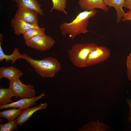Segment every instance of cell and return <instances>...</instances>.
<instances>
[{
    "label": "cell",
    "instance_id": "obj_19",
    "mask_svg": "<svg viewBox=\"0 0 131 131\" xmlns=\"http://www.w3.org/2000/svg\"><path fill=\"white\" fill-rule=\"evenodd\" d=\"M53 6L50 10V12H51L53 10H55L60 11L66 15H68L66 8L67 0H51Z\"/></svg>",
    "mask_w": 131,
    "mask_h": 131
},
{
    "label": "cell",
    "instance_id": "obj_24",
    "mask_svg": "<svg viewBox=\"0 0 131 131\" xmlns=\"http://www.w3.org/2000/svg\"><path fill=\"white\" fill-rule=\"evenodd\" d=\"M123 7L131 11V0H124Z\"/></svg>",
    "mask_w": 131,
    "mask_h": 131
},
{
    "label": "cell",
    "instance_id": "obj_13",
    "mask_svg": "<svg viewBox=\"0 0 131 131\" xmlns=\"http://www.w3.org/2000/svg\"><path fill=\"white\" fill-rule=\"evenodd\" d=\"M3 35L2 34H0V62H1L5 60L7 63L10 61L12 62V64H13L18 59L22 58L23 56L17 48H15L12 53L10 55L5 54L3 51L1 46L2 40Z\"/></svg>",
    "mask_w": 131,
    "mask_h": 131
},
{
    "label": "cell",
    "instance_id": "obj_14",
    "mask_svg": "<svg viewBox=\"0 0 131 131\" xmlns=\"http://www.w3.org/2000/svg\"><path fill=\"white\" fill-rule=\"evenodd\" d=\"M18 8L25 7L33 10L39 14L43 16L44 13L41 9V5L38 0H15Z\"/></svg>",
    "mask_w": 131,
    "mask_h": 131
},
{
    "label": "cell",
    "instance_id": "obj_12",
    "mask_svg": "<svg viewBox=\"0 0 131 131\" xmlns=\"http://www.w3.org/2000/svg\"><path fill=\"white\" fill-rule=\"evenodd\" d=\"M48 105L46 103H41L37 106L23 110L21 114L16 119L18 125H22L27 121L35 112L46 108Z\"/></svg>",
    "mask_w": 131,
    "mask_h": 131
},
{
    "label": "cell",
    "instance_id": "obj_1",
    "mask_svg": "<svg viewBox=\"0 0 131 131\" xmlns=\"http://www.w3.org/2000/svg\"><path fill=\"white\" fill-rule=\"evenodd\" d=\"M97 12L95 9L84 10L80 12L71 22L63 23L60 26L61 34L64 36L68 34L73 40L78 35L86 33L89 32L87 28L89 20L95 16Z\"/></svg>",
    "mask_w": 131,
    "mask_h": 131
},
{
    "label": "cell",
    "instance_id": "obj_3",
    "mask_svg": "<svg viewBox=\"0 0 131 131\" xmlns=\"http://www.w3.org/2000/svg\"><path fill=\"white\" fill-rule=\"evenodd\" d=\"M98 46L94 42L75 44L71 49L68 51L70 61L76 67L83 68L87 67V60L88 56Z\"/></svg>",
    "mask_w": 131,
    "mask_h": 131
},
{
    "label": "cell",
    "instance_id": "obj_16",
    "mask_svg": "<svg viewBox=\"0 0 131 131\" xmlns=\"http://www.w3.org/2000/svg\"><path fill=\"white\" fill-rule=\"evenodd\" d=\"M80 130L85 131H111V129L107 124L97 121H91L85 124Z\"/></svg>",
    "mask_w": 131,
    "mask_h": 131
},
{
    "label": "cell",
    "instance_id": "obj_9",
    "mask_svg": "<svg viewBox=\"0 0 131 131\" xmlns=\"http://www.w3.org/2000/svg\"><path fill=\"white\" fill-rule=\"evenodd\" d=\"M10 22L15 34L17 35L23 34L29 29L40 27L39 26L30 24L21 18L15 17L11 20Z\"/></svg>",
    "mask_w": 131,
    "mask_h": 131
},
{
    "label": "cell",
    "instance_id": "obj_21",
    "mask_svg": "<svg viewBox=\"0 0 131 131\" xmlns=\"http://www.w3.org/2000/svg\"><path fill=\"white\" fill-rule=\"evenodd\" d=\"M18 125L16 119L8 121L7 123L0 124V131H12L17 130Z\"/></svg>",
    "mask_w": 131,
    "mask_h": 131
},
{
    "label": "cell",
    "instance_id": "obj_4",
    "mask_svg": "<svg viewBox=\"0 0 131 131\" xmlns=\"http://www.w3.org/2000/svg\"><path fill=\"white\" fill-rule=\"evenodd\" d=\"M25 40L27 47L41 51L49 49L55 42L52 37L46 34L36 36Z\"/></svg>",
    "mask_w": 131,
    "mask_h": 131
},
{
    "label": "cell",
    "instance_id": "obj_7",
    "mask_svg": "<svg viewBox=\"0 0 131 131\" xmlns=\"http://www.w3.org/2000/svg\"><path fill=\"white\" fill-rule=\"evenodd\" d=\"M45 93H42L40 95L30 98H22L17 101L6 105L0 106V109L10 108H18L23 110L35 104V102L45 96Z\"/></svg>",
    "mask_w": 131,
    "mask_h": 131
},
{
    "label": "cell",
    "instance_id": "obj_23",
    "mask_svg": "<svg viewBox=\"0 0 131 131\" xmlns=\"http://www.w3.org/2000/svg\"><path fill=\"white\" fill-rule=\"evenodd\" d=\"M121 20L123 22L131 20V11L129 10L125 13Z\"/></svg>",
    "mask_w": 131,
    "mask_h": 131
},
{
    "label": "cell",
    "instance_id": "obj_25",
    "mask_svg": "<svg viewBox=\"0 0 131 131\" xmlns=\"http://www.w3.org/2000/svg\"><path fill=\"white\" fill-rule=\"evenodd\" d=\"M126 102L130 107L129 114H131V99H127L126 100Z\"/></svg>",
    "mask_w": 131,
    "mask_h": 131
},
{
    "label": "cell",
    "instance_id": "obj_10",
    "mask_svg": "<svg viewBox=\"0 0 131 131\" xmlns=\"http://www.w3.org/2000/svg\"><path fill=\"white\" fill-rule=\"evenodd\" d=\"M78 3L81 8L84 10L89 11L98 8L106 12L109 9L103 0H79Z\"/></svg>",
    "mask_w": 131,
    "mask_h": 131
},
{
    "label": "cell",
    "instance_id": "obj_15",
    "mask_svg": "<svg viewBox=\"0 0 131 131\" xmlns=\"http://www.w3.org/2000/svg\"><path fill=\"white\" fill-rule=\"evenodd\" d=\"M105 4L108 7H114L117 14L116 21L119 22L122 19L125 12L123 10L124 0H103Z\"/></svg>",
    "mask_w": 131,
    "mask_h": 131
},
{
    "label": "cell",
    "instance_id": "obj_22",
    "mask_svg": "<svg viewBox=\"0 0 131 131\" xmlns=\"http://www.w3.org/2000/svg\"><path fill=\"white\" fill-rule=\"evenodd\" d=\"M126 64L128 79L131 81V52L127 56Z\"/></svg>",
    "mask_w": 131,
    "mask_h": 131
},
{
    "label": "cell",
    "instance_id": "obj_26",
    "mask_svg": "<svg viewBox=\"0 0 131 131\" xmlns=\"http://www.w3.org/2000/svg\"><path fill=\"white\" fill-rule=\"evenodd\" d=\"M128 120L129 122L131 124V114H129Z\"/></svg>",
    "mask_w": 131,
    "mask_h": 131
},
{
    "label": "cell",
    "instance_id": "obj_5",
    "mask_svg": "<svg viewBox=\"0 0 131 131\" xmlns=\"http://www.w3.org/2000/svg\"><path fill=\"white\" fill-rule=\"evenodd\" d=\"M9 87L12 90L16 98H30L35 97L36 92L33 86L24 84L19 78L10 81Z\"/></svg>",
    "mask_w": 131,
    "mask_h": 131
},
{
    "label": "cell",
    "instance_id": "obj_2",
    "mask_svg": "<svg viewBox=\"0 0 131 131\" xmlns=\"http://www.w3.org/2000/svg\"><path fill=\"white\" fill-rule=\"evenodd\" d=\"M22 54L25 60L33 67L35 72L43 78H52L61 70L60 63L55 58H45L41 60L32 58L26 53Z\"/></svg>",
    "mask_w": 131,
    "mask_h": 131
},
{
    "label": "cell",
    "instance_id": "obj_17",
    "mask_svg": "<svg viewBox=\"0 0 131 131\" xmlns=\"http://www.w3.org/2000/svg\"><path fill=\"white\" fill-rule=\"evenodd\" d=\"M15 97L12 90L9 87L7 88L0 89V106L6 105L13 102L11 98Z\"/></svg>",
    "mask_w": 131,
    "mask_h": 131
},
{
    "label": "cell",
    "instance_id": "obj_6",
    "mask_svg": "<svg viewBox=\"0 0 131 131\" xmlns=\"http://www.w3.org/2000/svg\"><path fill=\"white\" fill-rule=\"evenodd\" d=\"M111 54L110 50L104 46H98L89 54L87 58L88 67L99 64L106 60Z\"/></svg>",
    "mask_w": 131,
    "mask_h": 131
},
{
    "label": "cell",
    "instance_id": "obj_8",
    "mask_svg": "<svg viewBox=\"0 0 131 131\" xmlns=\"http://www.w3.org/2000/svg\"><path fill=\"white\" fill-rule=\"evenodd\" d=\"M38 14L36 11L25 7L18 8L15 17H19L30 24L39 26Z\"/></svg>",
    "mask_w": 131,
    "mask_h": 131
},
{
    "label": "cell",
    "instance_id": "obj_11",
    "mask_svg": "<svg viewBox=\"0 0 131 131\" xmlns=\"http://www.w3.org/2000/svg\"><path fill=\"white\" fill-rule=\"evenodd\" d=\"M23 75L21 70L13 66L0 67V79L5 78L11 81L19 78Z\"/></svg>",
    "mask_w": 131,
    "mask_h": 131
},
{
    "label": "cell",
    "instance_id": "obj_20",
    "mask_svg": "<svg viewBox=\"0 0 131 131\" xmlns=\"http://www.w3.org/2000/svg\"><path fill=\"white\" fill-rule=\"evenodd\" d=\"M45 28L42 27L31 28L23 34V37L25 40L36 36L45 35Z\"/></svg>",
    "mask_w": 131,
    "mask_h": 131
},
{
    "label": "cell",
    "instance_id": "obj_18",
    "mask_svg": "<svg viewBox=\"0 0 131 131\" xmlns=\"http://www.w3.org/2000/svg\"><path fill=\"white\" fill-rule=\"evenodd\" d=\"M22 110L20 109L15 108L5 110L0 112V116L6 119L8 121L14 120L18 118Z\"/></svg>",
    "mask_w": 131,
    "mask_h": 131
}]
</instances>
